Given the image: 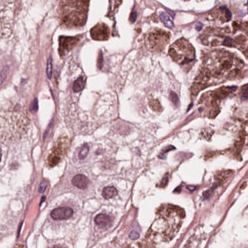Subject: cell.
Wrapping results in <instances>:
<instances>
[{
	"label": "cell",
	"mask_w": 248,
	"mask_h": 248,
	"mask_svg": "<svg viewBox=\"0 0 248 248\" xmlns=\"http://www.w3.org/2000/svg\"><path fill=\"white\" fill-rule=\"evenodd\" d=\"M155 222L148 233L149 237L159 241H171L181 227L182 220L185 217L183 209L173 205L160 207Z\"/></svg>",
	"instance_id": "cell-1"
},
{
	"label": "cell",
	"mask_w": 248,
	"mask_h": 248,
	"mask_svg": "<svg viewBox=\"0 0 248 248\" xmlns=\"http://www.w3.org/2000/svg\"><path fill=\"white\" fill-rule=\"evenodd\" d=\"M27 117L21 112L8 113L1 117V131L4 134H23L28 126Z\"/></svg>",
	"instance_id": "cell-2"
},
{
	"label": "cell",
	"mask_w": 248,
	"mask_h": 248,
	"mask_svg": "<svg viewBox=\"0 0 248 248\" xmlns=\"http://www.w3.org/2000/svg\"><path fill=\"white\" fill-rule=\"evenodd\" d=\"M169 54L174 62L184 65L194 60L195 51L189 41L182 38L177 40L171 46Z\"/></svg>",
	"instance_id": "cell-3"
},
{
	"label": "cell",
	"mask_w": 248,
	"mask_h": 248,
	"mask_svg": "<svg viewBox=\"0 0 248 248\" xmlns=\"http://www.w3.org/2000/svg\"><path fill=\"white\" fill-rule=\"evenodd\" d=\"M148 44L151 50L162 51L169 42L170 34L165 31L154 29L148 35Z\"/></svg>",
	"instance_id": "cell-4"
},
{
	"label": "cell",
	"mask_w": 248,
	"mask_h": 248,
	"mask_svg": "<svg viewBox=\"0 0 248 248\" xmlns=\"http://www.w3.org/2000/svg\"><path fill=\"white\" fill-rule=\"evenodd\" d=\"M74 211L71 207H60L55 208L51 213V218L56 221L67 220L73 215Z\"/></svg>",
	"instance_id": "cell-5"
},
{
	"label": "cell",
	"mask_w": 248,
	"mask_h": 248,
	"mask_svg": "<svg viewBox=\"0 0 248 248\" xmlns=\"http://www.w3.org/2000/svg\"><path fill=\"white\" fill-rule=\"evenodd\" d=\"M109 35L108 27L104 24H99L91 31V36L95 40H107L109 37Z\"/></svg>",
	"instance_id": "cell-6"
},
{
	"label": "cell",
	"mask_w": 248,
	"mask_h": 248,
	"mask_svg": "<svg viewBox=\"0 0 248 248\" xmlns=\"http://www.w3.org/2000/svg\"><path fill=\"white\" fill-rule=\"evenodd\" d=\"M77 40L72 38H62L60 41L59 52L61 56H64L71 50L77 43Z\"/></svg>",
	"instance_id": "cell-7"
},
{
	"label": "cell",
	"mask_w": 248,
	"mask_h": 248,
	"mask_svg": "<svg viewBox=\"0 0 248 248\" xmlns=\"http://www.w3.org/2000/svg\"><path fill=\"white\" fill-rule=\"evenodd\" d=\"M89 182V179L84 174H77L72 180V184L81 190L85 189L87 187Z\"/></svg>",
	"instance_id": "cell-8"
},
{
	"label": "cell",
	"mask_w": 248,
	"mask_h": 248,
	"mask_svg": "<svg viewBox=\"0 0 248 248\" xmlns=\"http://www.w3.org/2000/svg\"><path fill=\"white\" fill-rule=\"evenodd\" d=\"M95 224L101 227H105L111 225L112 222L111 217L106 214H99L95 218Z\"/></svg>",
	"instance_id": "cell-9"
},
{
	"label": "cell",
	"mask_w": 248,
	"mask_h": 248,
	"mask_svg": "<svg viewBox=\"0 0 248 248\" xmlns=\"http://www.w3.org/2000/svg\"><path fill=\"white\" fill-rule=\"evenodd\" d=\"M118 192L115 187L113 186L107 187L103 189L102 196L105 199L113 198L117 195Z\"/></svg>",
	"instance_id": "cell-10"
},
{
	"label": "cell",
	"mask_w": 248,
	"mask_h": 248,
	"mask_svg": "<svg viewBox=\"0 0 248 248\" xmlns=\"http://www.w3.org/2000/svg\"><path fill=\"white\" fill-rule=\"evenodd\" d=\"M85 85V80L82 77L78 78L75 80L73 84V90L74 92H80L84 89Z\"/></svg>",
	"instance_id": "cell-11"
},
{
	"label": "cell",
	"mask_w": 248,
	"mask_h": 248,
	"mask_svg": "<svg viewBox=\"0 0 248 248\" xmlns=\"http://www.w3.org/2000/svg\"><path fill=\"white\" fill-rule=\"evenodd\" d=\"M160 18L162 22L164 24L165 26L169 28H172L173 26V22L170 16L164 12L161 13Z\"/></svg>",
	"instance_id": "cell-12"
},
{
	"label": "cell",
	"mask_w": 248,
	"mask_h": 248,
	"mask_svg": "<svg viewBox=\"0 0 248 248\" xmlns=\"http://www.w3.org/2000/svg\"><path fill=\"white\" fill-rule=\"evenodd\" d=\"M150 107L153 111L160 112L162 111V106L158 100L156 99H151L149 102Z\"/></svg>",
	"instance_id": "cell-13"
},
{
	"label": "cell",
	"mask_w": 248,
	"mask_h": 248,
	"mask_svg": "<svg viewBox=\"0 0 248 248\" xmlns=\"http://www.w3.org/2000/svg\"><path fill=\"white\" fill-rule=\"evenodd\" d=\"M89 147L87 143H85L82 145L81 149L79 153V158L80 160L85 159L89 153Z\"/></svg>",
	"instance_id": "cell-14"
},
{
	"label": "cell",
	"mask_w": 248,
	"mask_h": 248,
	"mask_svg": "<svg viewBox=\"0 0 248 248\" xmlns=\"http://www.w3.org/2000/svg\"><path fill=\"white\" fill-rule=\"evenodd\" d=\"M52 59L51 58H50L47 62V70H46L47 76L50 79L51 78L52 75Z\"/></svg>",
	"instance_id": "cell-15"
},
{
	"label": "cell",
	"mask_w": 248,
	"mask_h": 248,
	"mask_svg": "<svg viewBox=\"0 0 248 248\" xmlns=\"http://www.w3.org/2000/svg\"><path fill=\"white\" fill-rule=\"evenodd\" d=\"M38 109V100H37V99H36L31 104L29 108L30 111L32 113H35L37 112Z\"/></svg>",
	"instance_id": "cell-16"
},
{
	"label": "cell",
	"mask_w": 248,
	"mask_h": 248,
	"mask_svg": "<svg viewBox=\"0 0 248 248\" xmlns=\"http://www.w3.org/2000/svg\"><path fill=\"white\" fill-rule=\"evenodd\" d=\"M170 99L173 104L176 106L177 107L178 105H179V100L177 95L173 92H171L170 95Z\"/></svg>",
	"instance_id": "cell-17"
},
{
	"label": "cell",
	"mask_w": 248,
	"mask_h": 248,
	"mask_svg": "<svg viewBox=\"0 0 248 248\" xmlns=\"http://www.w3.org/2000/svg\"><path fill=\"white\" fill-rule=\"evenodd\" d=\"M232 173V172L230 171L223 172H221V174H220L218 178L220 180H225L227 178L229 177H230Z\"/></svg>",
	"instance_id": "cell-18"
},
{
	"label": "cell",
	"mask_w": 248,
	"mask_h": 248,
	"mask_svg": "<svg viewBox=\"0 0 248 248\" xmlns=\"http://www.w3.org/2000/svg\"><path fill=\"white\" fill-rule=\"evenodd\" d=\"M47 187V182L46 181H42L40 185L38 192L39 193H44Z\"/></svg>",
	"instance_id": "cell-19"
},
{
	"label": "cell",
	"mask_w": 248,
	"mask_h": 248,
	"mask_svg": "<svg viewBox=\"0 0 248 248\" xmlns=\"http://www.w3.org/2000/svg\"><path fill=\"white\" fill-rule=\"evenodd\" d=\"M7 68L6 67H4L2 69L1 71V84H2L3 80L6 79L7 77Z\"/></svg>",
	"instance_id": "cell-20"
},
{
	"label": "cell",
	"mask_w": 248,
	"mask_h": 248,
	"mask_svg": "<svg viewBox=\"0 0 248 248\" xmlns=\"http://www.w3.org/2000/svg\"><path fill=\"white\" fill-rule=\"evenodd\" d=\"M139 236H140V235H139V233L136 232V231H132L130 233V235H129L130 238L132 240H137V239L139 238Z\"/></svg>",
	"instance_id": "cell-21"
},
{
	"label": "cell",
	"mask_w": 248,
	"mask_h": 248,
	"mask_svg": "<svg viewBox=\"0 0 248 248\" xmlns=\"http://www.w3.org/2000/svg\"><path fill=\"white\" fill-rule=\"evenodd\" d=\"M224 9L225 12H226V17L227 20L228 21H230L232 18V14L226 7H224Z\"/></svg>",
	"instance_id": "cell-22"
},
{
	"label": "cell",
	"mask_w": 248,
	"mask_h": 248,
	"mask_svg": "<svg viewBox=\"0 0 248 248\" xmlns=\"http://www.w3.org/2000/svg\"><path fill=\"white\" fill-rule=\"evenodd\" d=\"M242 97L245 99H248V85L244 87L242 92Z\"/></svg>",
	"instance_id": "cell-23"
},
{
	"label": "cell",
	"mask_w": 248,
	"mask_h": 248,
	"mask_svg": "<svg viewBox=\"0 0 248 248\" xmlns=\"http://www.w3.org/2000/svg\"><path fill=\"white\" fill-rule=\"evenodd\" d=\"M137 19V13L136 12H132L130 14L129 17V21L131 23H134L135 22Z\"/></svg>",
	"instance_id": "cell-24"
},
{
	"label": "cell",
	"mask_w": 248,
	"mask_h": 248,
	"mask_svg": "<svg viewBox=\"0 0 248 248\" xmlns=\"http://www.w3.org/2000/svg\"><path fill=\"white\" fill-rule=\"evenodd\" d=\"M102 62H103V57H102V53H100L99 59H98V67H99L100 69H101V67H102Z\"/></svg>",
	"instance_id": "cell-25"
},
{
	"label": "cell",
	"mask_w": 248,
	"mask_h": 248,
	"mask_svg": "<svg viewBox=\"0 0 248 248\" xmlns=\"http://www.w3.org/2000/svg\"><path fill=\"white\" fill-rule=\"evenodd\" d=\"M202 28V25L201 23H198L196 26V29L197 31H200Z\"/></svg>",
	"instance_id": "cell-26"
},
{
	"label": "cell",
	"mask_w": 248,
	"mask_h": 248,
	"mask_svg": "<svg viewBox=\"0 0 248 248\" xmlns=\"http://www.w3.org/2000/svg\"></svg>",
	"instance_id": "cell-27"
}]
</instances>
